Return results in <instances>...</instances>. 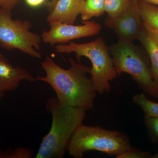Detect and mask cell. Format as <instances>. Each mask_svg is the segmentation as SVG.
Wrapping results in <instances>:
<instances>
[{"label": "cell", "instance_id": "cell-5", "mask_svg": "<svg viewBox=\"0 0 158 158\" xmlns=\"http://www.w3.org/2000/svg\"><path fill=\"white\" fill-rule=\"evenodd\" d=\"M109 48L118 75L129 74L144 93L158 98V87L153 78L146 51L133 42L121 40Z\"/></svg>", "mask_w": 158, "mask_h": 158}, {"label": "cell", "instance_id": "cell-25", "mask_svg": "<svg viewBox=\"0 0 158 158\" xmlns=\"http://www.w3.org/2000/svg\"><path fill=\"white\" fill-rule=\"evenodd\" d=\"M3 152L0 149V158H3Z\"/></svg>", "mask_w": 158, "mask_h": 158}, {"label": "cell", "instance_id": "cell-3", "mask_svg": "<svg viewBox=\"0 0 158 158\" xmlns=\"http://www.w3.org/2000/svg\"><path fill=\"white\" fill-rule=\"evenodd\" d=\"M60 54L75 53L77 61L81 63V58H88L92 63L90 74V79L97 92L100 94L111 90L110 82L118 77L109 47L103 38H98L94 41L85 44L72 41L69 44H58L55 46Z\"/></svg>", "mask_w": 158, "mask_h": 158}, {"label": "cell", "instance_id": "cell-8", "mask_svg": "<svg viewBox=\"0 0 158 158\" xmlns=\"http://www.w3.org/2000/svg\"><path fill=\"white\" fill-rule=\"evenodd\" d=\"M82 23L83 25L76 26L59 22L49 23L50 30L42 32L43 42L52 46L65 44L73 40L98 35L101 30L102 26L95 22L86 20Z\"/></svg>", "mask_w": 158, "mask_h": 158}, {"label": "cell", "instance_id": "cell-19", "mask_svg": "<svg viewBox=\"0 0 158 158\" xmlns=\"http://www.w3.org/2000/svg\"><path fill=\"white\" fill-rule=\"evenodd\" d=\"M21 0H0V9L11 11Z\"/></svg>", "mask_w": 158, "mask_h": 158}, {"label": "cell", "instance_id": "cell-10", "mask_svg": "<svg viewBox=\"0 0 158 158\" xmlns=\"http://www.w3.org/2000/svg\"><path fill=\"white\" fill-rule=\"evenodd\" d=\"M85 0H58L47 18L48 23L74 24L81 13Z\"/></svg>", "mask_w": 158, "mask_h": 158}, {"label": "cell", "instance_id": "cell-24", "mask_svg": "<svg viewBox=\"0 0 158 158\" xmlns=\"http://www.w3.org/2000/svg\"><path fill=\"white\" fill-rule=\"evenodd\" d=\"M151 158H158V153L156 154V155L153 156H151L150 157Z\"/></svg>", "mask_w": 158, "mask_h": 158}, {"label": "cell", "instance_id": "cell-21", "mask_svg": "<svg viewBox=\"0 0 158 158\" xmlns=\"http://www.w3.org/2000/svg\"><path fill=\"white\" fill-rule=\"evenodd\" d=\"M58 0H51L49 2H47L44 4V6L46 9L48 10V12H50L52 9H53L54 6L56 5V3L58 2Z\"/></svg>", "mask_w": 158, "mask_h": 158}, {"label": "cell", "instance_id": "cell-2", "mask_svg": "<svg viewBox=\"0 0 158 158\" xmlns=\"http://www.w3.org/2000/svg\"><path fill=\"white\" fill-rule=\"evenodd\" d=\"M46 106L52 115V127L43 138L35 158H62L74 133L86 118V111L61 105L56 97L49 98Z\"/></svg>", "mask_w": 158, "mask_h": 158}, {"label": "cell", "instance_id": "cell-6", "mask_svg": "<svg viewBox=\"0 0 158 158\" xmlns=\"http://www.w3.org/2000/svg\"><path fill=\"white\" fill-rule=\"evenodd\" d=\"M32 24L28 20L12 19L11 11L0 9V46L12 50L17 49L30 56L40 59L39 52L41 36L30 31Z\"/></svg>", "mask_w": 158, "mask_h": 158}, {"label": "cell", "instance_id": "cell-15", "mask_svg": "<svg viewBox=\"0 0 158 158\" xmlns=\"http://www.w3.org/2000/svg\"><path fill=\"white\" fill-rule=\"evenodd\" d=\"M131 0H104L105 12L108 17L114 18L127 8Z\"/></svg>", "mask_w": 158, "mask_h": 158}, {"label": "cell", "instance_id": "cell-11", "mask_svg": "<svg viewBox=\"0 0 158 158\" xmlns=\"http://www.w3.org/2000/svg\"><path fill=\"white\" fill-rule=\"evenodd\" d=\"M138 40L148 55L153 78L158 87V32L144 27Z\"/></svg>", "mask_w": 158, "mask_h": 158}, {"label": "cell", "instance_id": "cell-22", "mask_svg": "<svg viewBox=\"0 0 158 158\" xmlns=\"http://www.w3.org/2000/svg\"><path fill=\"white\" fill-rule=\"evenodd\" d=\"M146 2L150 3L155 5L156 6H158V0H145Z\"/></svg>", "mask_w": 158, "mask_h": 158}, {"label": "cell", "instance_id": "cell-1", "mask_svg": "<svg viewBox=\"0 0 158 158\" xmlns=\"http://www.w3.org/2000/svg\"><path fill=\"white\" fill-rule=\"evenodd\" d=\"M69 61L70 68L65 69L57 65L50 56H47L41 63L45 76H38L36 79L53 88L61 105L90 110L93 108L97 93L91 79L87 76L91 68L70 58Z\"/></svg>", "mask_w": 158, "mask_h": 158}, {"label": "cell", "instance_id": "cell-20", "mask_svg": "<svg viewBox=\"0 0 158 158\" xmlns=\"http://www.w3.org/2000/svg\"><path fill=\"white\" fill-rule=\"evenodd\" d=\"M28 6L32 8H37L46 2L47 0H25Z\"/></svg>", "mask_w": 158, "mask_h": 158}, {"label": "cell", "instance_id": "cell-7", "mask_svg": "<svg viewBox=\"0 0 158 158\" xmlns=\"http://www.w3.org/2000/svg\"><path fill=\"white\" fill-rule=\"evenodd\" d=\"M104 24L116 33L118 40L132 42L138 40L144 28L138 0H131L127 8L118 16L107 17Z\"/></svg>", "mask_w": 158, "mask_h": 158}, {"label": "cell", "instance_id": "cell-13", "mask_svg": "<svg viewBox=\"0 0 158 158\" xmlns=\"http://www.w3.org/2000/svg\"><path fill=\"white\" fill-rule=\"evenodd\" d=\"M105 12L104 0H85L81 15L82 20L86 21L103 15Z\"/></svg>", "mask_w": 158, "mask_h": 158}, {"label": "cell", "instance_id": "cell-18", "mask_svg": "<svg viewBox=\"0 0 158 158\" xmlns=\"http://www.w3.org/2000/svg\"><path fill=\"white\" fill-rule=\"evenodd\" d=\"M150 153L134 149L128 151L116 156V158H147L151 156Z\"/></svg>", "mask_w": 158, "mask_h": 158}, {"label": "cell", "instance_id": "cell-23", "mask_svg": "<svg viewBox=\"0 0 158 158\" xmlns=\"http://www.w3.org/2000/svg\"><path fill=\"white\" fill-rule=\"evenodd\" d=\"M4 95H5V93L0 92V101H1V100L4 97Z\"/></svg>", "mask_w": 158, "mask_h": 158}, {"label": "cell", "instance_id": "cell-9", "mask_svg": "<svg viewBox=\"0 0 158 158\" xmlns=\"http://www.w3.org/2000/svg\"><path fill=\"white\" fill-rule=\"evenodd\" d=\"M36 80L24 69L12 66L6 57L0 53V92L15 90L22 81L34 82Z\"/></svg>", "mask_w": 158, "mask_h": 158}, {"label": "cell", "instance_id": "cell-12", "mask_svg": "<svg viewBox=\"0 0 158 158\" xmlns=\"http://www.w3.org/2000/svg\"><path fill=\"white\" fill-rule=\"evenodd\" d=\"M141 18L144 27L158 32V7L145 0H138Z\"/></svg>", "mask_w": 158, "mask_h": 158}, {"label": "cell", "instance_id": "cell-16", "mask_svg": "<svg viewBox=\"0 0 158 158\" xmlns=\"http://www.w3.org/2000/svg\"><path fill=\"white\" fill-rule=\"evenodd\" d=\"M144 122L151 141L158 142V117L144 116Z\"/></svg>", "mask_w": 158, "mask_h": 158}, {"label": "cell", "instance_id": "cell-14", "mask_svg": "<svg viewBox=\"0 0 158 158\" xmlns=\"http://www.w3.org/2000/svg\"><path fill=\"white\" fill-rule=\"evenodd\" d=\"M133 101L143 110L145 116L158 117V103L151 101L144 94H136L133 97Z\"/></svg>", "mask_w": 158, "mask_h": 158}, {"label": "cell", "instance_id": "cell-4", "mask_svg": "<svg viewBox=\"0 0 158 158\" xmlns=\"http://www.w3.org/2000/svg\"><path fill=\"white\" fill-rule=\"evenodd\" d=\"M133 148L129 139L123 133L82 123L73 135L67 151L73 157L82 158L92 151L117 156Z\"/></svg>", "mask_w": 158, "mask_h": 158}, {"label": "cell", "instance_id": "cell-17", "mask_svg": "<svg viewBox=\"0 0 158 158\" xmlns=\"http://www.w3.org/2000/svg\"><path fill=\"white\" fill-rule=\"evenodd\" d=\"M33 151L23 148L8 150L3 153V158H29L33 155Z\"/></svg>", "mask_w": 158, "mask_h": 158}]
</instances>
